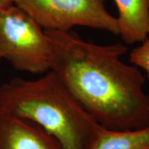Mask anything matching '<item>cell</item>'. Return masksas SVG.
I'll return each instance as SVG.
<instances>
[{"label":"cell","mask_w":149,"mask_h":149,"mask_svg":"<svg viewBox=\"0 0 149 149\" xmlns=\"http://www.w3.org/2000/svg\"><path fill=\"white\" fill-rule=\"evenodd\" d=\"M45 32L51 43L50 70L100 125L115 131L149 126L146 79L138 67L122 61L125 45H97L70 31Z\"/></svg>","instance_id":"1"},{"label":"cell","mask_w":149,"mask_h":149,"mask_svg":"<svg viewBox=\"0 0 149 149\" xmlns=\"http://www.w3.org/2000/svg\"><path fill=\"white\" fill-rule=\"evenodd\" d=\"M0 107L36 123L64 149H91L104 128L52 70L37 79L3 84Z\"/></svg>","instance_id":"2"},{"label":"cell","mask_w":149,"mask_h":149,"mask_svg":"<svg viewBox=\"0 0 149 149\" xmlns=\"http://www.w3.org/2000/svg\"><path fill=\"white\" fill-rule=\"evenodd\" d=\"M51 43L45 31L15 4L0 11V59L20 71L50 70Z\"/></svg>","instance_id":"3"},{"label":"cell","mask_w":149,"mask_h":149,"mask_svg":"<svg viewBox=\"0 0 149 149\" xmlns=\"http://www.w3.org/2000/svg\"><path fill=\"white\" fill-rule=\"evenodd\" d=\"M15 4L44 31L85 26L120 35L117 17L108 12L104 0H15Z\"/></svg>","instance_id":"4"},{"label":"cell","mask_w":149,"mask_h":149,"mask_svg":"<svg viewBox=\"0 0 149 149\" xmlns=\"http://www.w3.org/2000/svg\"><path fill=\"white\" fill-rule=\"evenodd\" d=\"M0 149H64L53 135L32 121L0 107Z\"/></svg>","instance_id":"5"},{"label":"cell","mask_w":149,"mask_h":149,"mask_svg":"<svg viewBox=\"0 0 149 149\" xmlns=\"http://www.w3.org/2000/svg\"><path fill=\"white\" fill-rule=\"evenodd\" d=\"M120 35L128 44L144 42L149 37V0H114Z\"/></svg>","instance_id":"6"},{"label":"cell","mask_w":149,"mask_h":149,"mask_svg":"<svg viewBox=\"0 0 149 149\" xmlns=\"http://www.w3.org/2000/svg\"><path fill=\"white\" fill-rule=\"evenodd\" d=\"M91 149H149V126L137 130H102Z\"/></svg>","instance_id":"7"},{"label":"cell","mask_w":149,"mask_h":149,"mask_svg":"<svg viewBox=\"0 0 149 149\" xmlns=\"http://www.w3.org/2000/svg\"><path fill=\"white\" fill-rule=\"evenodd\" d=\"M130 61L134 66L142 68L149 78V37L130 52Z\"/></svg>","instance_id":"8"},{"label":"cell","mask_w":149,"mask_h":149,"mask_svg":"<svg viewBox=\"0 0 149 149\" xmlns=\"http://www.w3.org/2000/svg\"><path fill=\"white\" fill-rule=\"evenodd\" d=\"M15 4V0H0V11Z\"/></svg>","instance_id":"9"}]
</instances>
